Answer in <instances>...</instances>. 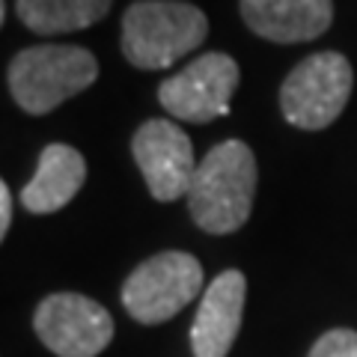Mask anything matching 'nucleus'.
<instances>
[{"mask_svg":"<svg viewBox=\"0 0 357 357\" xmlns=\"http://www.w3.org/2000/svg\"><path fill=\"white\" fill-rule=\"evenodd\" d=\"M256 194V158L248 143L223 140L197 164L188 208L194 223L211 236H229L250 218Z\"/></svg>","mask_w":357,"mask_h":357,"instance_id":"f257e3e1","label":"nucleus"},{"mask_svg":"<svg viewBox=\"0 0 357 357\" xmlns=\"http://www.w3.org/2000/svg\"><path fill=\"white\" fill-rule=\"evenodd\" d=\"M208 36L203 9L182 0H137L122 18V54L137 69H167Z\"/></svg>","mask_w":357,"mask_h":357,"instance_id":"f03ea898","label":"nucleus"},{"mask_svg":"<svg viewBox=\"0 0 357 357\" xmlns=\"http://www.w3.org/2000/svg\"><path fill=\"white\" fill-rule=\"evenodd\" d=\"M98 77V63L81 45H33L9 63V93L33 116L84 93Z\"/></svg>","mask_w":357,"mask_h":357,"instance_id":"7ed1b4c3","label":"nucleus"},{"mask_svg":"<svg viewBox=\"0 0 357 357\" xmlns=\"http://www.w3.org/2000/svg\"><path fill=\"white\" fill-rule=\"evenodd\" d=\"M351 63L337 51L312 54L298 63L280 86V110L286 122L304 131L328 128L342 114L351 96Z\"/></svg>","mask_w":357,"mask_h":357,"instance_id":"20e7f679","label":"nucleus"},{"mask_svg":"<svg viewBox=\"0 0 357 357\" xmlns=\"http://www.w3.org/2000/svg\"><path fill=\"white\" fill-rule=\"evenodd\" d=\"M203 289V265L191 253L167 250L140 262L122 286V304L140 325H161Z\"/></svg>","mask_w":357,"mask_h":357,"instance_id":"39448f33","label":"nucleus"},{"mask_svg":"<svg viewBox=\"0 0 357 357\" xmlns=\"http://www.w3.org/2000/svg\"><path fill=\"white\" fill-rule=\"evenodd\" d=\"M238 66L229 54H203L158 86V102L182 122H211L229 114V98L238 86Z\"/></svg>","mask_w":357,"mask_h":357,"instance_id":"423d86ee","label":"nucleus"},{"mask_svg":"<svg viewBox=\"0 0 357 357\" xmlns=\"http://www.w3.org/2000/svg\"><path fill=\"white\" fill-rule=\"evenodd\" d=\"M39 340L57 357H96L114 340V319L98 301L75 292L48 295L33 316Z\"/></svg>","mask_w":357,"mask_h":357,"instance_id":"0eeeda50","label":"nucleus"},{"mask_svg":"<svg viewBox=\"0 0 357 357\" xmlns=\"http://www.w3.org/2000/svg\"><path fill=\"white\" fill-rule=\"evenodd\" d=\"M131 155L146 178L149 194L158 203L188 197L199 161L194 158L191 137L170 119L143 122L131 140Z\"/></svg>","mask_w":357,"mask_h":357,"instance_id":"6e6552de","label":"nucleus"},{"mask_svg":"<svg viewBox=\"0 0 357 357\" xmlns=\"http://www.w3.org/2000/svg\"><path fill=\"white\" fill-rule=\"evenodd\" d=\"M244 298H248V280L244 274L229 268L218 274L206 286L203 301L197 307V319L191 328L194 357H227L232 342L241 331Z\"/></svg>","mask_w":357,"mask_h":357,"instance_id":"1a4fd4ad","label":"nucleus"},{"mask_svg":"<svg viewBox=\"0 0 357 357\" xmlns=\"http://www.w3.org/2000/svg\"><path fill=\"white\" fill-rule=\"evenodd\" d=\"M241 18L268 42H310L333 21L331 0H241Z\"/></svg>","mask_w":357,"mask_h":357,"instance_id":"9d476101","label":"nucleus"},{"mask_svg":"<svg viewBox=\"0 0 357 357\" xmlns=\"http://www.w3.org/2000/svg\"><path fill=\"white\" fill-rule=\"evenodd\" d=\"M86 161L84 155L66 146V143H51L42 149L36 176L30 178L21 191V203L33 215H51L72 203V197L84 188Z\"/></svg>","mask_w":357,"mask_h":357,"instance_id":"9b49d317","label":"nucleus"},{"mask_svg":"<svg viewBox=\"0 0 357 357\" xmlns=\"http://www.w3.org/2000/svg\"><path fill=\"white\" fill-rule=\"evenodd\" d=\"M114 0H15V13L33 33L51 36V33L84 30L107 15Z\"/></svg>","mask_w":357,"mask_h":357,"instance_id":"f8f14e48","label":"nucleus"},{"mask_svg":"<svg viewBox=\"0 0 357 357\" xmlns=\"http://www.w3.org/2000/svg\"><path fill=\"white\" fill-rule=\"evenodd\" d=\"M310 357H357V331L333 328L321 333L310 349Z\"/></svg>","mask_w":357,"mask_h":357,"instance_id":"ddd939ff","label":"nucleus"},{"mask_svg":"<svg viewBox=\"0 0 357 357\" xmlns=\"http://www.w3.org/2000/svg\"><path fill=\"white\" fill-rule=\"evenodd\" d=\"M13 227V191L9 185H0V238Z\"/></svg>","mask_w":357,"mask_h":357,"instance_id":"4468645a","label":"nucleus"}]
</instances>
